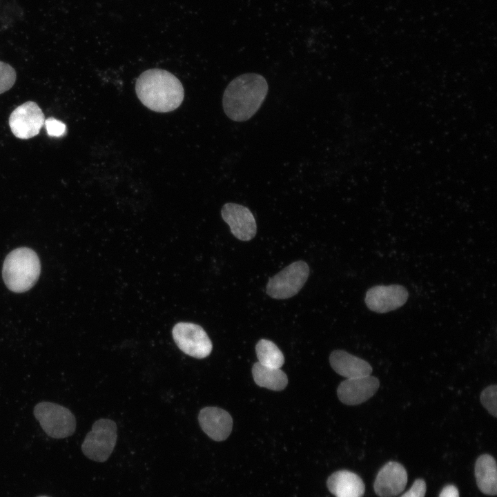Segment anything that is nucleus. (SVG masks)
Listing matches in <instances>:
<instances>
[{
  "instance_id": "obj_1",
  "label": "nucleus",
  "mask_w": 497,
  "mask_h": 497,
  "mask_svg": "<svg viewBox=\"0 0 497 497\" xmlns=\"http://www.w3.org/2000/svg\"><path fill=\"white\" fill-rule=\"evenodd\" d=\"M268 90L266 80L261 75L249 72L234 78L224 92L225 114L235 121L249 119L260 108Z\"/></svg>"
},
{
  "instance_id": "obj_2",
  "label": "nucleus",
  "mask_w": 497,
  "mask_h": 497,
  "mask_svg": "<svg viewBox=\"0 0 497 497\" xmlns=\"http://www.w3.org/2000/svg\"><path fill=\"white\" fill-rule=\"evenodd\" d=\"M135 91L146 107L159 113L175 110L184 99L180 81L168 71L158 68L143 72L137 79Z\"/></svg>"
},
{
  "instance_id": "obj_3",
  "label": "nucleus",
  "mask_w": 497,
  "mask_h": 497,
  "mask_svg": "<svg viewBox=\"0 0 497 497\" xmlns=\"http://www.w3.org/2000/svg\"><path fill=\"white\" fill-rule=\"evenodd\" d=\"M41 271L37 254L27 247L17 248L6 257L2 269L6 286L15 293H23L37 282Z\"/></svg>"
},
{
  "instance_id": "obj_4",
  "label": "nucleus",
  "mask_w": 497,
  "mask_h": 497,
  "mask_svg": "<svg viewBox=\"0 0 497 497\" xmlns=\"http://www.w3.org/2000/svg\"><path fill=\"white\" fill-rule=\"evenodd\" d=\"M33 413L44 432L52 438H65L75 431V416L61 405L40 402L35 406Z\"/></svg>"
},
{
  "instance_id": "obj_5",
  "label": "nucleus",
  "mask_w": 497,
  "mask_h": 497,
  "mask_svg": "<svg viewBox=\"0 0 497 497\" xmlns=\"http://www.w3.org/2000/svg\"><path fill=\"white\" fill-rule=\"evenodd\" d=\"M117 425L110 419L95 421L82 445L83 454L90 460L103 462L111 455L117 442Z\"/></svg>"
},
{
  "instance_id": "obj_6",
  "label": "nucleus",
  "mask_w": 497,
  "mask_h": 497,
  "mask_svg": "<svg viewBox=\"0 0 497 497\" xmlns=\"http://www.w3.org/2000/svg\"><path fill=\"white\" fill-rule=\"evenodd\" d=\"M309 275V265L302 260L295 261L269 278L266 294L279 300L291 298L301 290Z\"/></svg>"
},
{
  "instance_id": "obj_7",
  "label": "nucleus",
  "mask_w": 497,
  "mask_h": 497,
  "mask_svg": "<svg viewBox=\"0 0 497 497\" xmlns=\"http://www.w3.org/2000/svg\"><path fill=\"white\" fill-rule=\"evenodd\" d=\"M173 340L178 348L184 353L195 358H204L212 351V342L204 330L196 324L178 322L173 328Z\"/></svg>"
},
{
  "instance_id": "obj_8",
  "label": "nucleus",
  "mask_w": 497,
  "mask_h": 497,
  "mask_svg": "<svg viewBox=\"0 0 497 497\" xmlns=\"http://www.w3.org/2000/svg\"><path fill=\"white\" fill-rule=\"evenodd\" d=\"M45 118L41 109L34 101H27L11 113L9 125L15 137L27 139L37 135L44 125Z\"/></svg>"
},
{
  "instance_id": "obj_9",
  "label": "nucleus",
  "mask_w": 497,
  "mask_h": 497,
  "mask_svg": "<svg viewBox=\"0 0 497 497\" xmlns=\"http://www.w3.org/2000/svg\"><path fill=\"white\" fill-rule=\"evenodd\" d=\"M407 298L408 291L401 285H380L367 291L364 301L371 311L384 313L401 307Z\"/></svg>"
},
{
  "instance_id": "obj_10",
  "label": "nucleus",
  "mask_w": 497,
  "mask_h": 497,
  "mask_svg": "<svg viewBox=\"0 0 497 497\" xmlns=\"http://www.w3.org/2000/svg\"><path fill=\"white\" fill-rule=\"evenodd\" d=\"M221 214L229 226L231 233L241 241H249L256 235L257 225L251 211L246 206L235 204H225Z\"/></svg>"
},
{
  "instance_id": "obj_11",
  "label": "nucleus",
  "mask_w": 497,
  "mask_h": 497,
  "mask_svg": "<svg viewBox=\"0 0 497 497\" xmlns=\"http://www.w3.org/2000/svg\"><path fill=\"white\" fill-rule=\"evenodd\" d=\"M380 387L379 380L371 375L347 378L337 389L339 400L347 405H360L371 398Z\"/></svg>"
},
{
  "instance_id": "obj_12",
  "label": "nucleus",
  "mask_w": 497,
  "mask_h": 497,
  "mask_svg": "<svg viewBox=\"0 0 497 497\" xmlns=\"http://www.w3.org/2000/svg\"><path fill=\"white\" fill-rule=\"evenodd\" d=\"M407 483V473L399 462L390 461L378 471L373 488L380 497H394L400 494Z\"/></svg>"
},
{
  "instance_id": "obj_13",
  "label": "nucleus",
  "mask_w": 497,
  "mask_h": 497,
  "mask_svg": "<svg viewBox=\"0 0 497 497\" xmlns=\"http://www.w3.org/2000/svg\"><path fill=\"white\" fill-rule=\"evenodd\" d=\"M198 421L202 431L212 440L223 441L230 435L233 428V419L225 410L216 407L202 409Z\"/></svg>"
},
{
  "instance_id": "obj_14",
  "label": "nucleus",
  "mask_w": 497,
  "mask_h": 497,
  "mask_svg": "<svg viewBox=\"0 0 497 497\" xmlns=\"http://www.w3.org/2000/svg\"><path fill=\"white\" fill-rule=\"evenodd\" d=\"M329 362L337 373L347 378L369 376L372 373V367L368 362L344 350L333 351Z\"/></svg>"
},
{
  "instance_id": "obj_15",
  "label": "nucleus",
  "mask_w": 497,
  "mask_h": 497,
  "mask_svg": "<svg viewBox=\"0 0 497 497\" xmlns=\"http://www.w3.org/2000/svg\"><path fill=\"white\" fill-rule=\"evenodd\" d=\"M329 491L336 497H362L364 484L360 476L347 470L333 473L327 480Z\"/></svg>"
},
{
  "instance_id": "obj_16",
  "label": "nucleus",
  "mask_w": 497,
  "mask_h": 497,
  "mask_svg": "<svg viewBox=\"0 0 497 497\" xmlns=\"http://www.w3.org/2000/svg\"><path fill=\"white\" fill-rule=\"evenodd\" d=\"M475 476L479 489L485 494L497 493V469L495 459L489 454H482L476 460Z\"/></svg>"
},
{
  "instance_id": "obj_17",
  "label": "nucleus",
  "mask_w": 497,
  "mask_h": 497,
  "mask_svg": "<svg viewBox=\"0 0 497 497\" xmlns=\"http://www.w3.org/2000/svg\"><path fill=\"white\" fill-rule=\"evenodd\" d=\"M252 375L256 384L273 391H281L288 384L286 373L279 368H272L255 362Z\"/></svg>"
},
{
  "instance_id": "obj_18",
  "label": "nucleus",
  "mask_w": 497,
  "mask_h": 497,
  "mask_svg": "<svg viewBox=\"0 0 497 497\" xmlns=\"http://www.w3.org/2000/svg\"><path fill=\"white\" fill-rule=\"evenodd\" d=\"M255 352L258 362L264 366L280 369L284 362L282 352L271 340L261 339L255 346Z\"/></svg>"
},
{
  "instance_id": "obj_19",
  "label": "nucleus",
  "mask_w": 497,
  "mask_h": 497,
  "mask_svg": "<svg viewBox=\"0 0 497 497\" xmlns=\"http://www.w3.org/2000/svg\"><path fill=\"white\" fill-rule=\"evenodd\" d=\"M496 400L497 386L496 384L489 385L485 388L480 396V400L484 408L489 414L494 418L496 417Z\"/></svg>"
},
{
  "instance_id": "obj_20",
  "label": "nucleus",
  "mask_w": 497,
  "mask_h": 497,
  "mask_svg": "<svg viewBox=\"0 0 497 497\" xmlns=\"http://www.w3.org/2000/svg\"><path fill=\"white\" fill-rule=\"evenodd\" d=\"M16 81V72L9 64L0 61V94L8 90Z\"/></svg>"
},
{
  "instance_id": "obj_21",
  "label": "nucleus",
  "mask_w": 497,
  "mask_h": 497,
  "mask_svg": "<svg viewBox=\"0 0 497 497\" xmlns=\"http://www.w3.org/2000/svg\"><path fill=\"white\" fill-rule=\"evenodd\" d=\"M47 133L50 137H59L66 135V126L62 121L53 117L48 118L44 121Z\"/></svg>"
},
{
  "instance_id": "obj_22",
  "label": "nucleus",
  "mask_w": 497,
  "mask_h": 497,
  "mask_svg": "<svg viewBox=\"0 0 497 497\" xmlns=\"http://www.w3.org/2000/svg\"><path fill=\"white\" fill-rule=\"evenodd\" d=\"M426 483L422 479L415 480L411 487L400 497H425Z\"/></svg>"
},
{
  "instance_id": "obj_23",
  "label": "nucleus",
  "mask_w": 497,
  "mask_h": 497,
  "mask_svg": "<svg viewBox=\"0 0 497 497\" xmlns=\"http://www.w3.org/2000/svg\"><path fill=\"white\" fill-rule=\"evenodd\" d=\"M439 497H459V492L456 486L448 485L442 489Z\"/></svg>"
},
{
  "instance_id": "obj_24",
  "label": "nucleus",
  "mask_w": 497,
  "mask_h": 497,
  "mask_svg": "<svg viewBox=\"0 0 497 497\" xmlns=\"http://www.w3.org/2000/svg\"><path fill=\"white\" fill-rule=\"evenodd\" d=\"M39 497H48V496H39Z\"/></svg>"
}]
</instances>
